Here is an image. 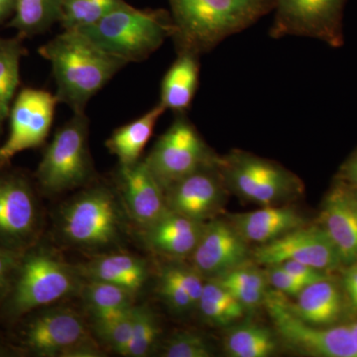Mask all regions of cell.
<instances>
[{
	"mask_svg": "<svg viewBox=\"0 0 357 357\" xmlns=\"http://www.w3.org/2000/svg\"><path fill=\"white\" fill-rule=\"evenodd\" d=\"M38 53L50 62L58 102L73 114H84L91 98L128 65L77 31H63L42 45Z\"/></svg>",
	"mask_w": 357,
	"mask_h": 357,
	"instance_id": "cell-1",
	"label": "cell"
},
{
	"mask_svg": "<svg viewBox=\"0 0 357 357\" xmlns=\"http://www.w3.org/2000/svg\"><path fill=\"white\" fill-rule=\"evenodd\" d=\"M274 0H169L177 53L213 50L274 8Z\"/></svg>",
	"mask_w": 357,
	"mask_h": 357,
	"instance_id": "cell-2",
	"label": "cell"
},
{
	"mask_svg": "<svg viewBox=\"0 0 357 357\" xmlns=\"http://www.w3.org/2000/svg\"><path fill=\"white\" fill-rule=\"evenodd\" d=\"M126 215L119 192L93 182L61 206L56 229L66 245L100 255L121 245Z\"/></svg>",
	"mask_w": 357,
	"mask_h": 357,
	"instance_id": "cell-3",
	"label": "cell"
},
{
	"mask_svg": "<svg viewBox=\"0 0 357 357\" xmlns=\"http://www.w3.org/2000/svg\"><path fill=\"white\" fill-rule=\"evenodd\" d=\"M84 279L77 266L38 243L21 256L10 290L2 304L7 318L20 319L79 293Z\"/></svg>",
	"mask_w": 357,
	"mask_h": 357,
	"instance_id": "cell-4",
	"label": "cell"
},
{
	"mask_svg": "<svg viewBox=\"0 0 357 357\" xmlns=\"http://www.w3.org/2000/svg\"><path fill=\"white\" fill-rule=\"evenodd\" d=\"M103 51L128 63L142 62L175 33L171 14L122 2L95 24L77 30Z\"/></svg>",
	"mask_w": 357,
	"mask_h": 357,
	"instance_id": "cell-5",
	"label": "cell"
},
{
	"mask_svg": "<svg viewBox=\"0 0 357 357\" xmlns=\"http://www.w3.org/2000/svg\"><path fill=\"white\" fill-rule=\"evenodd\" d=\"M89 132L86 112L73 114L72 119L58 129L35 175L45 194H62L93 182L96 171L89 152Z\"/></svg>",
	"mask_w": 357,
	"mask_h": 357,
	"instance_id": "cell-6",
	"label": "cell"
},
{
	"mask_svg": "<svg viewBox=\"0 0 357 357\" xmlns=\"http://www.w3.org/2000/svg\"><path fill=\"white\" fill-rule=\"evenodd\" d=\"M218 169L225 187L262 206H275L302 192V182L295 174L248 152L236 150L218 157Z\"/></svg>",
	"mask_w": 357,
	"mask_h": 357,
	"instance_id": "cell-7",
	"label": "cell"
},
{
	"mask_svg": "<svg viewBox=\"0 0 357 357\" xmlns=\"http://www.w3.org/2000/svg\"><path fill=\"white\" fill-rule=\"evenodd\" d=\"M218 158L194 124L185 114H177L170 128L160 136L143 160L165 191L181 178Z\"/></svg>",
	"mask_w": 357,
	"mask_h": 357,
	"instance_id": "cell-8",
	"label": "cell"
},
{
	"mask_svg": "<svg viewBox=\"0 0 357 357\" xmlns=\"http://www.w3.org/2000/svg\"><path fill=\"white\" fill-rule=\"evenodd\" d=\"M282 342L294 351L318 357H357L351 325L323 328L298 318L281 296L268 294L264 303Z\"/></svg>",
	"mask_w": 357,
	"mask_h": 357,
	"instance_id": "cell-9",
	"label": "cell"
},
{
	"mask_svg": "<svg viewBox=\"0 0 357 357\" xmlns=\"http://www.w3.org/2000/svg\"><path fill=\"white\" fill-rule=\"evenodd\" d=\"M41 211L28 178L0 174V248L24 253L38 243Z\"/></svg>",
	"mask_w": 357,
	"mask_h": 357,
	"instance_id": "cell-10",
	"label": "cell"
},
{
	"mask_svg": "<svg viewBox=\"0 0 357 357\" xmlns=\"http://www.w3.org/2000/svg\"><path fill=\"white\" fill-rule=\"evenodd\" d=\"M276 16L270 36L307 37L340 47L345 0H274Z\"/></svg>",
	"mask_w": 357,
	"mask_h": 357,
	"instance_id": "cell-11",
	"label": "cell"
},
{
	"mask_svg": "<svg viewBox=\"0 0 357 357\" xmlns=\"http://www.w3.org/2000/svg\"><path fill=\"white\" fill-rule=\"evenodd\" d=\"M58 103L56 96L44 89H21L9 112L8 137L0 145V166H6L20 152L43 144Z\"/></svg>",
	"mask_w": 357,
	"mask_h": 357,
	"instance_id": "cell-12",
	"label": "cell"
},
{
	"mask_svg": "<svg viewBox=\"0 0 357 357\" xmlns=\"http://www.w3.org/2000/svg\"><path fill=\"white\" fill-rule=\"evenodd\" d=\"M20 344L36 356L62 357L68 349L91 335L83 316L70 307H42L27 314Z\"/></svg>",
	"mask_w": 357,
	"mask_h": 357,
	"instance_id": "cell-13",
	"label": "cell"
},
{
	"mask_svg": "<svg viewBox=\"0 0 357 357\" xmlns=\"http://www.w3.org/2000/svg\"><path fill=\"white\" fill-rule=\"evenodd\" d=\"M253 258L265 266L293 260L324 272L342 264L337 248L321 225H304L270 243L260 244L253 252Z\"/></svg>",
	"mask_w": 357,
	"mask_h": 357,
	"instance_id": "cell-14",
	"label": "cell"
},
{
	"mask_svg": "<svg viewBox=\"0 0 357 357\" xmlns=\"http://www.w3.org/2000/svg\"><path fill=\"white\" fill-rule=\"evenodd\" d=\"M225 188L218 158L167 188L164 191L167 208L192 220L208 222L222 208Z\"/></svg>",
	"mask_w": 357,
	"mask_h": 357,
	"instance_id": "cell-15",
	"label": "cell"
},
{
	"mask_svg": "<svg viewBox=\"0 0 357 357\" xmlns=\"http://www.w3.org/2000/svg\"><path fill=\"white\" fill-rule=\"evenodd\" d=\"M192 266L204 278H218L248 264L250 258L248 243L229 222L211 220L192 251Z\"/></svg>",
	"mask_w": 357,
	"mask_h": 357,
	"instance_id": "cell-16",
	"label": "cell"
},
{
	"mask_svg": "<svg viewBox=\"0 0 357 357\" xmlns=\"http://www.w3.org/2000/svg\"><path fill=\"white\" fill-rule=\"evenodd\" d=\"M115 184L124 210L140 229L156 222L168 211L165 192L144 160L119 165Z\"/></svg>",
	"mask_w": 357,
	"mask_h": 357,
	"instance_id": "cell-17",
	"label": "cell"
},
{
	"mask_svg": "<svg viewBox=\"0 0 357 357\" xmlns=\"http://www.w3.org/2000/svg\"><path fill=\"white\" fill-rule=\"evenodd\" d=\"M319 220L342 264L357 262V192L338 181L326 196Z\"/></svg>",
	"mask_w": 357,
	"mask_h": 357,
	"instance_id": "cell-18",
	"label": "cell"
},
{
	"mask_svg": "<svg viewBox=\"0 0 357 357\" xmlns=\"http://www.w3.org/2000/svg\"><path fill=\"white\" fill-rule=\"evenodd\" d=\"M206 222H198L169 210L156 222L143 227L142 238L159 255L181 258L191 256Z\"/></svg>",
	"mask_w": 357,
	"mask_h": 357,
	"instance_id": "cell-19",
	"label": "cell"
},
{
	"mask_svg": "<svg viewBox=\"0 0 357 357\" xmlns=\"http://www.w3.org/2000/svg\"><path fill=\"white\" fill-rule=\"evenodd\" d=\"M77 268L84 281L107 282L126 288L135 296L146 283L149 274L147 262L142 258L112 251L96 255Z\"/></svg>",
	"mask_w": 357,
	"mask_h": 357,
	"instance_id": "cell-20",
	"label": "cell"
},
{
	"mask_svg": "<svg viewBox=\"0 0 357 357\" xmlns=\"http://www.w3.org/2000/svg\"><path fill=\"white\" fill-rule=\"evenodd\" d=\"M229 222L248 243L264 244L306 225L305 218L289 206H263L250 213L229 215Z\"/></svg>",
	"mask_w": 357,
	"mask_h": 357,
	"instance_id": "cell-21",
	"label": "cell"
},
{
	"mask_svg": "<svg viewBox=\"0 0 357 357\" xmlns=\"http://www.w3.org/2000/svg\"><path fill=\"white\" fill-rule=\"evenodd\" d=\"M289 307L298 318L307 324L333 326L344 314V296L328 277L306 286L298 295L297 303H289Z\"/></svg>",
	"mask_w": 357,
	"mask_h": 357,
	"instance_id": "cell-22",
	"label": "cell"
},
{
	"mask_svg": "<svg viewBox=\"0 0 357 357\" xmlns=\"http://www.w3.org/2000/svg\"><path fill=\"white\" fill-rule=\"evenodd\" d=\"M199 56L181 52L167 70L161 84L160 102L166 110L185 114L196 95L199 79Z\"/></svg>",
	"mask_w": 357,
	"mask_h": 357,
	"instance_id": "cell-23",
	"label": "cell"
},
{
	"mask_svg": "<svg viewBox=\"0 0 357 357\" xmlns=\"http://www.w3.org/2000/svg\"><path fill=\"white\" fill-rule=\"evenodd\" d=\"M165 112L163 105L158 102L139 119L115 129L105 146L119 160V165H131L141 160V154L153 134L157 121Z\"/></svg>",
	"mask_w": 357,
	"mask_h": 357,
	"instance_id": "cell-24",
	"label": "cell"
},
{
	"mask_svg": "<svg viewBox=\"0 0 357 357\" xmlns=\"http://www.w3.org/2000/svg\"><path fill=\"white\" fill-rule=\"evenodd\" d=\"M23 39L20 35L8 39L0 37V133L20 83L21 59L26 54Z\"/></svg>",
	"mask_w": 357,
	"mask_h": 357,
	"instance_id": "cell-25",
	"label": "cell"
},
{
	"mask_svg": "<svg viewBox=\"0 0 357 357\" xmlns=\"http://www.w3.org/2000/svg\"><path fill=\"white\" fill-rule=\"evenodd\" d=\"M60 20V0H15L9 27L26 37L41 34Z\"/></svg>",
	"mask_w": 357,
	"mask_h": 357,
	"instance_id": "cell-26",
	"label": "cell"
},
{
	"mask_svg": "<svg viewBox=\"0 0 357 357\" xmlns=\"http://www.w3.org/2000/svg\"><path fill=\"white\" fill-rule=\"evenodd\" d=\"M93 318L128 310L134 306L135 295L107 282L84 281L79 291Z\"/></svg>",
	"mask_w": 357,
	"mask_h": 357,
	"instance_id": "cell-27",
	"label": "cell"
},
{
	"mask_svg": "<svg viewBox=\"0 0 357 357\" xmlns=\"http://www.w3.org/2000/svg\"><path fill=\"white\" fill-rule=\"evenodd\" d=\"M273 333L264 326L245 324L232 328L225 340L227 354L231 357H266L276 349Z\"/></svg>",
	"mask_w": 357,
	"mask_h": 357,
	"instance_id": "cell-28",
	"label": "cell"
},
{
	"mask_svg": "<svg viewBox=\"0 0 357 357\" xmlns=\"http://www.w3.org/2000/svg\"><path fill=\"white\" fill-rule=\"evenodd\" d=\"M124 0H60L59 23L64 31L95 24Z\"/></svg>",
	"mask_w": 357,
	"mask_h": 357,
	"instance_id": "cell-29",
	"label": "cell"
},
{
	"mask_svg": "<svg viewBox=\"0 0 357 357\" xmlns=\"http://www.w3.org/2000/svg\"><path fill=\"white\" fill-rule=\"evenodd\" d=\"M133 307L124 311L93 318V331L96 337L112 351L123 356L128 351L132 335Z\"/></svg>",
	"mask_w": 357,
	"mask_h": 357,
	"instance_id": "cell-30",
	"label": "cell"
},
{
	"mask_svg": "<svg viewBox=\"0 0 357 357\" xmlns=\"http://www.w3.org/2000/svg\"><path fill=\"white\" fill-rule=\"evenodd\" d=\"M159 333V324L154 312L147 306H134L132 335L124 356H149L156 344Z\"/></svg>",
	"mask_w": 357,
	"mask_h": 357,
	"instance_id": "cell-31",
	"label": "cell"
},
{
	"mask_svg": "<svg viewBox=\"0 0 357 357\" xmlns=\"http://www.w3.org/2000/svg\"><path fill=\"white\" fill-rule=\"evenodd\" d=\"M213 351L206 338L196 333L182 332L169 338L162 347L164 357H211Z\"/></svg>",
	"mask_w": 357,
	"mask_h": 357,
	"instance_id": "cell-32",
	"label": "cell"
},
{
	"mask_svg": "<svg viewBox=\"0 0 357 357\" xmlns=\"http://www.w3.org/2000/svg\"><path fill=\"white\" fill-rule=\"evenodd\" d=\"M159 293L166 304L174 312L184 314L196 309V306L185 289L178 284L165 267L160 275Z\"/></svg>",
	"mask_w": 357,
	"mask_h": 357,
	"instance_id": "cell-33",
	"label": "cell"
},
{
	"mask_svg": "<svg viewBox=\"0 0 357 357\" xmlns=\"http://www.w3.org/2000/svg\"><path fill=\"white\" fill-rule=\"evenodd\" d=\"M198 309L204 319L215 325L225 326L241 319L243 316L245 307L241 305L231 306V305L225 304L222 301L206 295V294H202Z\"/></svg>",
	"mask_w": 357,
	"mask_h": 357,
	"instance_id": "cell-34",
	"label": "cell"
},
{
	"mask_svg": "<svg viewBox=\"0 0 357 357\" xmlns=\"http://www.w3.org/2000/svg\"><path fill=\"white\" fill-rule=\"evenodd\" d=\"M165 268L172 274L178 284L185 289L195 306L198 307L199 299L203 293L204 282H206L204 277L194 267L187 266L184 264L173 263V264L166 265Z\"/></svg>",
	"mask_w": 357,
	"mask_h": 357,
	"instance_id": "cell-35",
	"label": "cell"
},
{
	"mask_svg": "<svg viewBox=\"0 0 357 357\" xmlns=\"http://www.w3.org/2000/svg\"><path fill=\"white\" fill-rule=\"evenodd\" d=\"M215 279L222 284H234V285L245 286V287L267 291L268 280L266 274L255 268L248 267L246 265L236 268L222 276Z\"/></svg>",
	"mask_w": 357,
	"mask_h": 357,
	"instance_id": "cell-36",
	"label": "cell"
},
{
	"mask_svg": "<svg viewBox=\"0 0 357 357\" xmlns=\"http://www.w3.org/2000/svg\"><path fill=\"white\" fill-rule=\"evenodd\" d=\"M265 274H266L268 283L271 284L279 292L298 296L301 291L306 287L303 282L298 280L279 265L268 266Z\"/></svg>",
	"mask_w": 357,
	"mask_h": 357,
	"instance_id": "cell-37",
	"label": "cell"
},
{
	"mask_svg": "<svg viewBox=\"0 0 357 357\" xmlns=\"http://www.w3.org/2000/svg\"><path fill=\"white\" fill-rule=\"evenodd\" d=\"M23 253L13 252L0 248V306L10 290L14 275Z\"/></svg>",
	"mask_w": 357,
	"mask_h": 357,
	"instance_id": "cell-38",
	"label": "cell"
},
{
	"mask_svg": "<svg viewBox=\"0 0 357 357\" xmlns=\"http://www.w3.org/2000/svg\"><path fill=\"white\" fill-rule=\"evenodd\" d=\"M276 265H279V266L285 269L286 271L293 275L298 280L303 282L306 286L328 277L326 272L321 271V270L309 266V265L304 264V263L293 261V260H287V261L279 263Z\"/></svg>",
	"mask_w": 357,
	"mask_h": 357,
	"instance_id": "cell-39",
	"label": "cell"
},
{
	"mask_svg": "<svg viewBox=\"0 0 357 357\" xmlns=\"http://www.w3.org/2000/svg\"><path fill=\"white\" fill-rule=\"evenodd\" d=\"M222 285L225 286L236 298L237 302L241 303L244 307H255L260 304H264L268 295L267 291L245 287V286L234 285V284H222Z\"/></svg>",
	"mask_w": 357,
	"mask_h": 357,
	"instance_id": "cell-40",
	"label": "cell"
},
{
	"mask_svg": "<svg viewBox=\"0 0 357 357\" xmlns=\"http://www.w3.org/2000/svg\"><path fill=\"white\" fill-rule=\"evenodd\" d=\"M105 356L102 347L95 338L89 335L77 342L63 354L62 357H102Z\"/></svg>",
	"mask_w": 357,
	"mask_h": 357,
	"instance_id": "cell-41",
	"label": "cell"
},
{
	"mask_svg": "<svg viewBox=\"0 0 357 357\" xmlns=\"http://www.w3.org/2000/svg\"><path fill=\"white\" fill-rule=\"evenodd\" d=\"M338 181L357 192V150L340 168Z\"/></svg>",
	"mask_w": 357,
	"mask_h": 357,
	"instance_id": "cell-42",
	"label": "cell"
},
{
	"mask_svg": "<svg viewBox=\"0 0 357 357\" xmlns=\"http://www.w3.org/2000/svg\"><path fill=\"white\" fill-rule=\"evenodd\" d=\"M349 266L344 274V288L351 306L357 311V262Z\"/></svg>",
	"mask_w": 357,
	"mask_h": 357,
	"instance_id": "cell-43",
	"label": "cell"
},
{
	"mask_svg": "<svg viewBox=\"0 0 357 357\" xmlns=\"http://www.w3.org/2000/svg\"><path fill=\"white\" fill-rule=\"evenodd\" d=\"M15 0H0V23L13 16Z\"/></svg>",
	"mask_w": 357,
	"mask_h": 357,
	"instance_id": "cell-44",
	"label": "cell"
},
{
	"mask_svg": "<svg viewBox=\"0 0 357 357\" xmlns=\"http://www.w3.org/2000/svg\"><path fill=\"white\" fill-rule=\"evenodd\" d=\"M352 338H354V347H356L357 354V321L351 325Z\"/></svg>",
	"mask_w": 357,
	"mask_h": 357,
	"instance_id": "cell-45",
	"label": "cell"
},
{
	"mask_svg": "<svg viewBox=\"0 0 357 357\" xmlns=\"http://www.w3.org/2000/svg\"><path fill=\"white\" fill-rule=\"evenodd\" d=\"M0 134H1V133H0Z\"/></svg>",
	"mask_w": 357,
	"mask_h": 357,
	"instance_id": "cell-46",
	"label": "cell"
}]
</instances>
